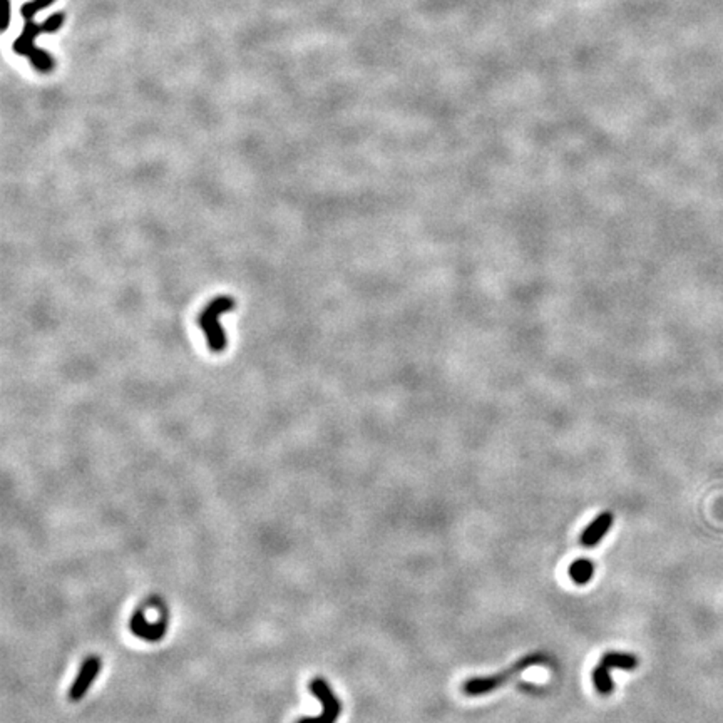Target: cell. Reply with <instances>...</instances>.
<instances>
[{
    "instance_id": "obj_1",
    "label": "cell",
    "mask_w": 723,
    "mask_h": 723,
    "mask_svg": "<svg viewBox=\"0 0 723 723\" xmlns=\"http://www.w3.org/2000/svg\"><path fill=\"white\" fill-rule=\"evenodd\" d=\"M52 2L54 0H32V2L25 3V6L22 7V17L25 19L24 32L14 44L15 52L31 57L34 67L41 72H49L50 69H52V59H50L49 55L44 52V50L37 49L36 45H34V37L41 36V34H45V32L57 31V29L61 27V24L64 22V14H55L50 17V19L45 20L44 24L34 22V15H36L39 10H42V8L49 7Z\"/></svg>"
},
{
    "instance_id": "obj_2",
    "label": "cell",
    "mask_w": 723,
    "mask_h": 723,
    "mask_svg": "<svg viewBox=\"0 0 723 723\" xmlns=\"http://www.w3.org/2000/svg\"><path fill=\"white\" fill-rule=\"evenodd\" d=\"M235 299L229 295L216 296L206 305L205 310L198 315V327L205 331L208 347L213 354H221L227 348V335L220 323V317L223 313H229L235 310Z\"/></svg>"
},
{
    "instance_id": "obj_3",
    "label": "cell",
    "mask_w": 723,
    "mask_h": 723,
    "mask_svg": "<svg viewBox=\"0 0 723 723\" xmlns=\"http://www.w3.org/2000/svg\"><path fill=\"white\" fill-rule=\"evenodd\" d=\"M544 661H546V658H544V654H541V653L529 654V657L519 660L516 665H513L511 668L503 671V673L494 675V676H480V678L467 680V682L464 683V693L469 696H479V695H484V693L494 692L499 687H503L508 680H511L516 675L522 673L527 666L539 665V663H544Z\"/></svg>"
},
{
    "instance_id": "obj_4",
    "label": "cell",
    "mask_w": 723,
    "mask_h": 723,
    "mask_svg": "<svg viewBox=\"0 0 723 723\" xmlns=\"http://www.w3.org/2000/svg\"><path fill=\"white\" fill-rule=\"evenodd\" d=\"M636 666H638V660H636L635 654L615 653V652L606 653L593 671L594 687H596V690L599 693L608 695V693L613 692V680H611V676H610V670L620 668V670L631 671V670H635Z\"/></svg>"
},
{
    "instance_id": "obj_5",
    "label": "cell",
    "mask_w": 723,
    "mask_h": 723,
    "mask_svg": "<svg viewBox=\"0 0 723 723\" xmlns=\"http://www.w3.org/2000/svg\"><path fill=\"white\" fill-rule=\"evenodd\" d=\"M310 690L318 700H320L323 712L318 717H305L300 718L296 723H337L340 712H342V705H340V700L337 699L334 692H331L330 685L327 683L325 678H315L310 683Z\"/></svg>"
},
{
    "instance_id": "obj_6",
    "label": "cell",
    "mask_w": 723,
    "mask_h": 723,
    "mask_svg": "<svg viewBox=\"0 0 723 723\" xmlns=\"http://www.w3.org/2000/svg\"><path fill=\"white\" fill-rule=\"evenodd\" d=\"M101 666H103V661H101V658L96 657V654H91V657H87L86 660L83 661L79 673L76 676L74 683L71 685L69 693H67L71 701H80L86 696L87 690L91 688V685L94 683L97 675H99Z\"/></svg>"
},
{
    "instance_id": "obj_7",
    "label": "cell",
    "mask_w": 723,
    "mask_h": 723,
    "mask_svg": "<svg viewBox=\"0 0 723 723\" xmlns=\"http://www.w3.org/2000/svg\"><path fill=\"white\" fill-rule=\"evenodd\" d=\"M166 627H168V613H164L163 618L157 621L156 624H151L144 618V606L138 608L133 613V618H131V631L136 636L148 641L161 640L166 635Z\"/></svg>"
},
{
    "instance_id": "obj_8",
    "label": "cell",
    "mask_w": 723,
    "mask_h": 723,
    "mask_svg": "<svg viewBox=\"0 0 723 723\" xmlns=\"http://www.w3.org/2000/svg\"><path fill=\"white\" fill-rule=\"evenodd\" d=\"M611 524H613V514L611 513H603L594 519L591 524L586 527L585 533L581 536V544L586 547H593L605 538L608 531H610Z\"/></svg>"
},
{
    "instance_id": "obj_9",
    "label": "cell",
    "mask_w": 723,
    "mask_h": 723,
    "mask_svg": "<svg viewBox=\"0 0 723 723\" xmlns=\"http://www.w3.org/2000/svg\"><path fill=\"white\" fill-rule=\"evenodd\" d=\"M594 573V564L589 559H578L569 566V578L576 585H586L591 581Z\"/></svg>"
},
{
    "instance_id": "obj_10",
    "label": "cell",
    "mask_w": 723,
    "mask_h": 723,
    "mask_svg": "<svg viewBox=\"0 0 723 723\" xmlns=\"http://www.w3.org/2000/svg\"><path fill=\"white\" fill-rule=\"evenodd\" d=\"M2 12H3V20H2V32H6L8 29V22H10V2L8 0H2Z\"/></svg>"
}]
</instances>
